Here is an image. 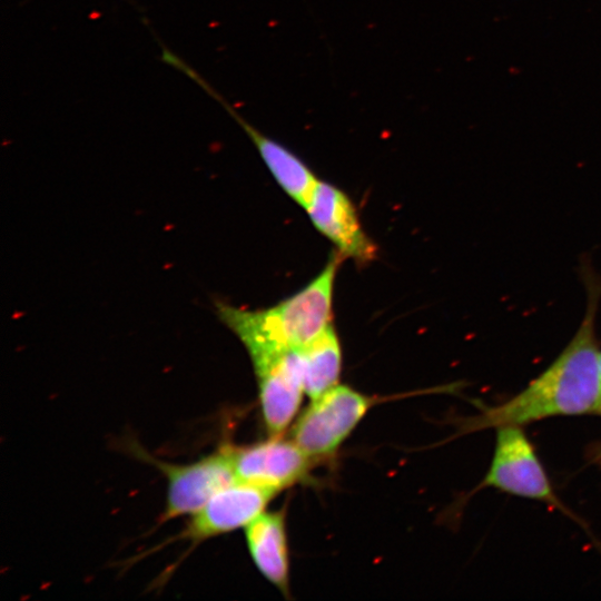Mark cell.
<instances>
[{"mask_svg": "<svg viewBox=\"0 0 601 601\" xmlns=\"http://www.w3.org/2000/svg\"><path fill=\"white\" fill-rule=\"evenodd\" d=\"M373 400L361 392L336 385L312 404L297 418L292 440L314 461L334 455L362 421Z\"/></svg>", "mask_w": 601, "mask_h": 601, "instance_id": "3", "label": "cell"}, {"mask_svg": "<svg viewBox=\"0 0 601 601\" xmlns=\"http://www.w3.org/2000/svg\"><path fill=\"white\" fill-rule=\"evenodd\" d=\"M167 479V500L161 521L198 512L217 492L237 481L231 446L188 464L151 460Z\"/></svg>", "mask_w": 601, "mask_h": 601, "instance_id": "4", "label": "cell"}, {"mask_svg": "<svg viewBox=\"0 0 601 601\" xmlns=\"http://www.w3.org/2000/svg\"><path fill=\"white\" fill-rule=\"evenodd\" d=\"M482 485L559 504L543 466L520 425L497 427L494 454Z\"/></svg>", "mask_w": 601, "mask_h": 601, "instance_id": "5", "label": "cell"}, {"mask_svg": "<svg viewBox=\"0 0 601 601\" xmlns=\"http://www.w3.org/2000/svg\"><path fill=\"white\" fill-rule=\"evenodd\" d=\"M237 480L276 492L303 482L314 460L280 435L247 446H231Z\"/></svg>", "mask_w": 601, "mask_h": 601, "instance_id": "7", "label": "cell"}, {"mask_svg": "<svg viewBox=\"0 0 601 601\" xmlns=\"http://www.w3.org/2000/svg\"><path fill=\"white\" fill-rule=\"evenodd\" d=\"M297 352L306 395L315 400L338 385L342 349L333 325Z\"/></svg>", "mask_w": 601, "mask_h": 601, "instance_id": "11", "label": "cell"}, {"mask_svg": "<svg viewBox=\"0 0 601 601\" xmlns=\"http://www.w3.org/2000/svg\"><path fill=\"white\" fill-rule=\"evenodd\" d=\"M600 459H601V456H600Z\"/></svg>", "mask_w": 601, "mask_h": 601, "instance_id": "13", "label": "cell"}, {"mask_svg": "<svg viewBox=\"0 0 601 601\" xmlns=\"http://www.w3.org/2000/svg\"><path fill=\"white\" fill-rule=\"evenodd\" d=\"M277 493L274 490L237 480L217 492L191 515L183 536L193 542H199L246 528L265 511Z\"/></svg>", "mask_w": 601, "mask_h": 601, "instance_id": "8", "label": "cell"}, {"mask_svg": "<svg viewBox=\"0 0 601 601\" xmlns=\"http://www.w3.org/2000/svg\"><path fill=\"white\" fill-rule=\"evenodd\" d=\"M313 225L337 248L343 258L366 264L376 257V246L364 231L357 209L339 188L318 180L304 207Z\"/></svg>", "mask_w": 601, "mask_h": 601, "instance_id": "6", "label": "cell"}, {"mask_svg": "<svg viewBox=\"0 0 601 601\" xmlns=\"http://www.w3.org/2000/svg\"><path fill=\"white\" fill-rule=\"evenodd\" d=\"M252 364L266 428L270 436L282 435L297 414L305 394L298 352H282Z\"/></svg>", "mask_w": 601, "mask_h": 601, "instance_id": "9", "label": "cell"}, {"mask_svg": "<svg viewBox=\"0 0 601 601\" xmlns=\"http://www.w3.org/2000/svg\"><path fill=\"white\" fill-rule=\"evenodd\" d=\"M245 538L258 571L288 594L289 555L284 512H263L245 528Z\"/></svg>", "mask_w": 601, "mask_h": 601, "instance_id": "10", "label": "cell"}, {"mask_svg": "<svg viewBox=\"0 0 601 601\" xmlns=\"http://www.w3.org/2000/svg\"><path fill=\"white\" fill-rule=\"evenodd\" d=\"M342 259L336 252L311 283L273 307L253 311L216 300V314L249 357L299 349L332 325L334 280Z\"/></svg>", "mask_w": 601, "mask_h": 601, "instance_id": "2", "label": "cell"}, {"mask_svg": "<svg viewBox=\"0 0 601 601\" xmlns=\"http://www.w3.org/2000/svg\"><path fill=\"white\" fill-rule=\"evenodd\" d=\"M589 289L585 316L558 358L518 395L473 417L469 431L521 425L558 415L597 414L600 352L594 324L600 288Z\"/></svg>", "mask_w": 601, "mask_h": 601, "instance_id": "1", "label": "cell"}, {"mask_svg": "<svg viewBox=\"0 0 601 601\" xmlns=\"http://www.w3.org/2000/svg\"><path fill=\"white\" fill-rule=\"evenodd\" d=\"M597 414L601 415V353H600V396H599V406Z\"/></svg>", "mask_w": 601, "mask_h": 601, "instance_id": "12", "label": "cell"}]
</instances>
